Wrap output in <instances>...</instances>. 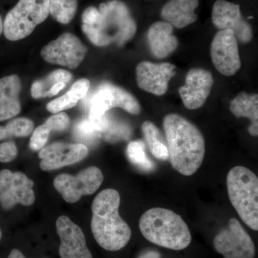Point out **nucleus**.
Segmentation results:
<instances>
[{
  "label": "nucleus",
  "instance_id": "28",
  "mask_svg": "<svg viewBox=\"0 0 258 258\" xmlns=\"http://www.w3.org/2000/svg\"><path fill=\"white\" fill-rule=\"evenodd\" d=\"M79 100L71 93L68 91L63 96L56 98L47 105V110L52 113H60L64 110L69 109L76 106Z\"/></svg>",
  "mask_w": 258,
  "mask_h": 258
},
{
  "label": "nucleus",
  "instance_id": "8",
  "mask_svg": "<svg viewBox=\"0 0 258 258\" xmlns=\"http://www.w3.org/2000/svg\"><path fill=\"white\" fill-rule=\"evenodd\" d=\"M214 247L225 258H254L255 247L253 241L240 222L235 218L220 231L213 240Z\"/></svg>",
  "mask_w": 258,
  "mask_h": 258
},
{
  "label": "nucleus",
  "instance_id": "26",
  "mask_svg": "<svg viewBox=\"0 0 258 258\" xmlns=\"http://www.w3.org/2000/svg\"><path fill=\"white\" fill-rule=\"evenodd\" d=\"M34 124L31 120L18 118L10 120L5 126L0 125V141L11 137H25L30 135Z\"/></svg>",
  "mask_w": 258,
  "mask_h": 258
},
{
  "label": "nucleus",
  "instance_id": "27",
  "mask_svg": "<svg viewBox=\"0 0 258 258\" xmlns=\"http://www.w3.org/2000/svg\"><path fill=\"white\" fill-rule=\"evenodd\" d=\"M130 134V128L126 125L108 118V125L103 135L108 142H115L120 139H128Z\"/></svg>",
  "mask_w": 258,
  "mask_h": 258
},
{
  "label": "nucleus",
  "instance_id": "17",
  "mask_svg": "<svg viewBox=\"0 0 258 258\" xmlns=\"http://www.w3.org/2000/svg\"><path fill=\"white\" fill-rule=\"evenodd\" d=\"M174 27L165 21L156 22L148 30L149 47L153 55L159 59L164 58L176 50L179 41L172 35Z\"/></svg>",
  "mask_w": 258,
  "mask_h": 258
},
{
  "label": "nucleus",
  "instance_id": "24",
  "mask_svg": "<svg viewBox=\"0 0 258 258\" xmlns=\"http://www.w3.org/2000/svg\"><path fill=\"white\" fill-rule=\"evenodd\" d=\"M77 8V0H49L50 14L61 24H69L74 19Z\"/></svg>",
  "mask_w": 258,
  "mask_h": 258
},
{
  "label": "nucleus",
  "instance_id": "12",
  "mask_svg": "<svg viewBox=\"0 0 258 258\" xmlns=\"http://www.w3.org/2000/svg\"><path fill=\"white\" fill-rule=\"evenodd\" d=\"M212 23L220 30H230L237 41L248 43L253 32L250 25L241 15L240 5L226 0H217L214 3L212 13Z\"/></svg>",
  "mask_w": 258,
  "mask_h": 258
},
{
  "label": "nucleus",
  "instance_id": "5",
  "mask_svg": "<svg viewBox=\"0 0 258 258\" xmlns=\"http://www.w3.org/2000/svg\"><path fill=\"white\" fill-rule=\"evenodd\" d=\"M230 203L241 220L252 230H258V179L248 168L237 166L227 176Z\"/></svg>",
  "mask_w": 258,
  "mask_h": 258
},
{
  "label": "nucleus",
  "instance_id": "36",
  "mask_svg": "<svg viewBox=\"0 0 258 258\" xmlns=\"http://www.w3.org/2000/svg\"><path fill=\"white\" fill-rule=\"evenodd\" d=\"M2 237H3V233H2L1 229H0V240H1Z\"/></svg>",
  "mask_w": 258,
  "mask_h": 258
},
{
  "label": "nucleus",
  "instance_id": "29",
  "mask_svg": "<svg viewBox=\"0 0 258 258\" xmlns=\"http://www.w3.org/2000/svg\"><path fill=\"white\" fill-rule=\"evenodd\" d=\"M50 131L46 125L42 124L37 127L30 139V147L32 150L37 151L43 149L49 139Z\"/></svg>",
  "mask_w": 258,
  "mask_h": 258
},
{
  "label": "nucleus",
  "instance_id": "14",
  "mask_svg": "<svg viewBox=\"0 0 258 258\" xmlns=\"http://www.w3.org/2000/svg\"><path fill=\"white\" fill-rule=\"evenodd\" d=\"M56 231L60 240V258H93L82 229L69 217L62 215L57 218Z\"/></svg>",
  "mask_w": 258,
  "mask_h": 258
},
{
  "label": "nucleus",
  "instance_id": "23",
  "mask_svg": "<svg viewBox=\"0 0 258 258\" xmlns=\"http://www.w3.org/2000/svg\"><path fill=\"white\" fill-rule=\"evenodd\" d=\"M142 132L150 152L154 157L160 161L169 159L167 144L164 139L159 129L152 122H144L142 125Z\"/></svg>",
  "mask_w": 258,
  "mask_h": 258
},
{
  "label": "nucleus",
  "instance_id": "15",
  "mask_svg": "<svg viewBox=\"0 0 258 258\" xmlns=\"http://www.w3.org/2000/svg\"><path fill=\"white\" fill-rule=\"evenodd\" d=\"M214 84L211 73L203 69H192L186 74L184 86L179 93L184 106L196 110L203 106L210 96Z\"/></svg>",
  "mask_w": 258,
  "mask_h": 258
},
{
  "label": "nucleus",
  "instance_id": "33",
  "mask_svg": "<svg viewBox=\"0 0 258 258\" xmlns=\"http://www.w3.org/2000/svg\"><path fill=\"white\" fill-rule=\"evenodd\" d=\"M137 258H161V254L154 249H146Z\"/></svg>",
  "mask_w": 258,
  "mask_h": 258
},
{
  "label": "nucleus",
  "instance_id": "18",
  "mask_svg": "<svg viewBox=\"0 0 258 258\" xmlns=\"http://www.w3.org/2000/svg\"><path fill=\"white\" fill-rule=\"evenodd\" d=\"M198 6L199 0H169L161 10V18L174 28H186L198 20L195 11Z\"/></svg>",
  "mask_w": 258,
  "mask_h": 258
},
{
  "label": "nucleus",
  "instance_id": "9",
  "mask_svg": "<svg viewBox=\"0 0 258 258\" xmlns=\"http://www.w3.org/2000/svg\"><path fill=\"white\" fill-rule=\"evenodd\" d=\"M34 181L23 172L9 169L0 171V205L9 210L18 204L30 206L35 203Z\"/></svg>",
  "mask_w": 258,
  "mask_h": 258
},
{
  "label": "nucleus",
  "instance_id": "22",
  "mask_svg": "<svg viewBox=\"0 0 258 258\" xmlns=\"http://www.w3.org/2000/svg\"><path fill=\"white\" fill-rule=\"evenodd\" d=\"M108 117L106 114L98 118L81 120L75 126L76 138L86 142H96L101 138L108 125Z\"/></svg>",
  "mask_w": 258,
  "mask_h": 258
},
{
  "label": "nucleus",
  "instance_id": "34",
  "mask_svg": "<svg viewBox=\"0 0 258 258\" xmlns=\"http://www.w3.org/2000/svg\"><path fill=\"white\" fill-rule=\"evenodd\" d=\"M8 258H26L24 256L23 252L19 250L18 249H13V250L10 252Z\"/></svg>",
  "mask_w": 258,
  "mask_h": 258
},
{
  "label": "nucleus",
  "instance_id": "2",
  "mask_svg": "<svg viewBox=\"0 0 258 258\" xmlns=\"http://www.w3.org/2000/svg\"><path fill=\"white\" fill-rule=\"evenodd\" d=\"M163 127L171 166L182 175H193L205 158L203 134L189 120L176 113L164 117Z\"/></svg>",
  "mask_w": 258,
  "mask_h": 258
},
{
  "label": "nucleus",
  "instance_id": "11",
  "mask_svg": "<svg viewBox=\"0 0 258 258\" xmlns=\"http://www.w3.org/2000/svg\"><path fill=\"white\" fill-rule=\"evenodd\" d=\"M212 63L220 74L234 76L240 69L238 41L230 30H220L210 46Z\"/></svg>",
  "mask_w": 258,
  "mask_h": 258
},
{
  "label": "nucleus",
  "instance_id": "31",
  "mask_svg": "<svg viewBox=\"0 0 258 258\" xmlns=\"http://www.w3.org/2000/svg\"><path fill=\"white\" fill-rule=\"evenodd\" d=\"M18 147L13 142L0 144V162L8 163L18 156Z\"/></svg>",
  "mask_w": 258,
  "mask_h": 258
},
{
  "label": "nucleus",
  "instance_id": "7",
  "mask_svg": "<svg viewBox=\"0 0 258 258\" xmlns=\"http://www.w3.org/2000/svg\"><path fill=\"white\" fill-rule=\"evenodd\" d=\"M103 181V173L96 166H90L78 175L61 174L56 176L53 185L69 203H77L86 195H91L99 189Z\"/></svg>",
  "mask_w": 258,
  "mask_h": 258
},
{
  "label": "nucleus",
  "instance_id": "32",
  "mask_svg": "<svg viewBox=\"0 0 258 258\" xmlns=\"http://www.w3.org/2000/svg\"><path fill=\"white\" fill-rule=\"evenodd\" d=\"M89 88L90 82L88 79H80L73 85L70 91L80 101L86 96Z\"/></svg>",
  "mask_w": 258,
  "mask_h": 258
},
{
  "label": "nucleus",
  "instance_id": "19",
  "mask_svg": "<svg viewBox=\"0 0 258 258\" xmlns=\"http://www.w3.org/2000/svg\"><path fill=\"white\" fill-rule=\"evenodd\" d=\"M21 81L16 75L0 79V121L16 116L21 111L19 96Z\"/></svg>",
  "mask_w": 258,
  "mask_h": 258
},
{
  "label": "nucleus",
  "instance_id": "21",
  "mask_svg": "<svg viewBox=\"0 0 258 258\" xmlns=\"http://www.w3.org/2000/svg\"><path fill=\"white\" fill-rule=\"evenodd\" d=\"M72 79V75L66 70H56L45 79L35 81L32 84L31 95L34 98H46L55 96L66 88Z\"/></svg>",
  "mask_w": 258,
  "mask_h": 258
},
{
  "label": "nucleus",
  "instance_id": "6",
  "mask_svg": "<svg viewBox=\"0 0 258 258\" xmlns=\"http://www.w3.org/2000/svg\"><path fill=\"white\" fill-rule=\"evenodd\" d=\"M49 14V0H20L5 19V36L11 41L25 38L43 23Z\"/></svg>",
  "mask_w": 258,
  "mask_h": 258
},
{
  "label": "nucleus",
  "instance_id": "3",
  "mask_svg": "<svg viewBox=\"0 0 258 258\" xmlns=\"http://www.w3.org/2000/svg\"><path fill=\"white\" fill-rule=\"evenodd\" d=\"M120 197L114 189L103 190L92 204L91 231L97 243L106 250L123 249L132 237V230L119 215Z\"/></svg>",
  "mask_w": 258,
  "mask_h": 258
},
{
  "label": "nucleus",
  "instance_id": "1",
  "mask_svg": "<svg viewBox=\"0 0 258 258\" xmlns=\"http://www.w3.org/2000/svg\"><path fill=\"white\" fill-rule=\"evenodd\" d=\"M82 30L96 46L125 45L135 35L137 23L128 7L120 0L90 7L83 12Z\"/></svg>",
  "mask_w": 258,
  "mask_h": 258
},
{
  "label": "nucleus",
  "instance_id": "10",
  "mask_svg": "<svg viewBox=\"0 0 258 258\" xmlns=\"http://www.w3.org/2000/svg\"><path fill=\"white\" fill-rule=\"evenodd\" d=\"M87 48L79 37L67 32L45 45L41 55L50 63L74 69L84 60Z\"/></svg>",
  "mask_w": 258,
  "mask_h": 258
},
{
  "label": "nucleus",
  "instance_id": "16",
  "mask_svg": "<svg viewBox=\"0 0 258 258\" xmlns=\"http://www.w3.org/2000/svg\"><path fill=\"white\" fill-rule=\"evenodd\" d=\"M88 149L83 144L55 143L43 148L39 153L40 168L52 171L79 162L87 157Z\"/></svg>",
  "mask_w": 258,
  "mask_h": 258
},
{
  "label": "nucleus",
  "instance_id": "4",
  "mask_svg": "<svg viewBox=\"0 0 258 258\" xmlns=\"http://www.w3.org/2000/svg\"><path fill=\"white\" fill-rule=\"evenodd\" d=\"M139 229L148 241L164 248L182 250L191 243L189 227L182 217L168 209L154 208L144 212Z\"/></svg>",
  "mask_w": 258,
  "mask_h": 258
},
{
  "label": "nucleus",
  "instance_id": "13",
  "mask_svg": "<svg viewBox=\"0 0 258 258\" xmlns=\"http://www.w3.org/2000/svg\"><path fill=\"white\" fill-rule=\"evenodd\" d=\"M175 69L176 66L169 62L157 64L142 61L136 69L137 84L144 91L163 96L167 91L169 81L175 76Z\"/></svg>",
  "mask_w": 258,
  "mask_h": 258
},
{
  "label": "nucleus",
  "instance_id": "30",
  "mask_svg": "<svg viewBox=\"0 0 258 258\" xmlns=\"http://www.w3.org/2000/svg\"><path fill=\"white\" fill-rule=\"evenodd\" d=\"M69 115L64 113H57L52 115L44 123L50 132H62L69 125Z\"/></svg>",
  "mask_w": 258,
  "mask_h": 258
},
{
  "label": "nucleus",
  "instance_id": "35",
  "mask_svg": "<svg viewBox=\"0 0 258 258\" xmlns=\"http://www.w3.org/2000/svg\"><path fill=\"white\" fill-rule=\"evenodd\" d=\"M3 22L2 20V17L0 16V35L3 33Z\"/></svg>",
  "mask_w": 258,
  "mask_h": 258
},
{
  "label": "nucleus",
  "instance_id": "25",
  "mask_svg": "<svg viewBox=\"0 0 258 258\" xmlns=\"http://www.w3.org/2000/svg\"><path fill=\"white\" fill-rule=\"evenodd\" d=\"M127 157L134 166L145 171H151L155 167L154 163L146 154L145 144L142 141H134L128 144Z\"/></svg>",
  "mask_w": 258,
  "mask_h": 258
},
{
  "label": "nucleus",
  "instance_id": "20",
  "mask_svg": "<svg viewBox=\"0 0 258 258\" xmlns=\"http://www.w3.org/2000/svg\"><path fill=\"white\" fill-rule=\"evenodd\" d=\"M230 111L237 118H248L251 121L249 134L252 137L258 135V96L241 92L230 103Z\"/></svg>",
  "mask_w": 258,
  "mask_h": 258
}]
</instances>
